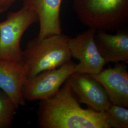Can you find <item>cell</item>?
<instances>
[{"label":"cell","instance_id":"1","mask_svg":"<svg viewBox=\"0 0 128 128\" xmlns=\"http://www.w3.org/2000/svg\"><path fill=\"white\" fill-rule=\"evenodd\" d=\"M68 82L54 95L40 101L37 110L41 128H109L104 112L84 109Z\"/></svg>","mask_w":128,"mask_h":128},{"label":"cell","instance_id":"2","mask_svg":"<svg viewBox=\"0 0 128 128\" xmlns=\"http://www.w3.org/2000/svg\"><path fill=\"white\" fill-rule=\"evenodd\" d=\"M70 38L61 33L43 38L37 37L28 41L22 56L27 79L71 61L68 46Z\"/></svg>","mask_w":128,"mask_h":128},{"label":"cell","instance_id":"3","mask_svg":"<svg viewBox=\"0 0 128 128\" xmlns=\"http://www.w3.org/2000/svg\"><path fill=\"white\" fill-rule=\"evenodd\" d=\"M73 6L80 22L96 31L117 32L128 22V0H74Z\"/></svg>","mask_w":128,"mask_h":128},{"label":"cell","instance_id":"4","mask_svg":"<svg viewBox=\"0 0 128 128\" xmlns=\"http://www.w3.org/2000/svg\"><path fill=\"white\" fill-rule=\"evenodd\" d=\"M37 22L36 12L24 6L17 12L8 14L6 19L0 22V60L22 61V37Z\"/></svg>","mask_w":128,"mask_h":128},{"label":"cell","instance_id":"5","mask_svg":"<svg viewBox=\"0 0 128 128\" xmlns=\"http://www.w3.org/2000/svg\"><path fill=\"white\" fill-rule=\"evenodd\" d=\"M76 66V64L70 61L58 68L43 71L27 79L22 89L25 101H41L54 95L74 72Z\"/></svg>","mask_w":128,"mask_h":128},{"label":"cell","instance_id":"6","mask_svg":"<svg viewBox=\"0 0 128 128\" xmlns=\"http://www.w3.org/2000/svg\"><path fill=\"white\" fill-rule=\"evenodd\" d=\"M96 30L92 28L70 38L68 46L71 55L79 60L74 72L94 75L99 73L106 64L100 55L95 42Z\"/></svg>","mask_w":128,"mask_h":128},{"label":"cell","instance_id":"7","mask_svg":"<svg viewBox=\"0 0 128 128\" xmlns=\"http://www.w3.org/2000/svg\"><path fill=\"white\" fill-rule=\"evenodd\" d=\"M81 104L104 112L112 103L104 88L89 74L74 72L66 80Z\"/></svg>","mask_w":128,"mask_h":128},{"label":"cell","instance_id":"8","mask_svg":"<svg viewBox=\"0 0 128 128\" xmlns=\"http://www.w3.org/2000/svg\"><path fill=\"white\" fill-rule=\"evenodd\" d=\"M126 63H117L113 68L102 69L92 75L104 88L112 104L128 108V72Z\"/></svg>","mask_w":128,"mask_h":128},{"label":"cell","instance_id":"9","mask_svg":"<svg viewBox=\"0 0 128 128\" xmlns=\"http://www.w3.org/2000/svg\"><path fill=\"white\" fill-rule=\"evenodd\" d=\"M27 79L26 70L22 61L0 60V89L18 109L25 104L22 89Z\"/></svg>","mask_w":128,"mask_h":128},{"label":"cell","instance_id":"10","mask_svg":"<svg viewBox=\"0 0 128 128\" xmlns=\"http://www.w3.org/2000/svg\"><path fill=\"white\" fill-rule=\"evenodd\" d=\"M63 0H24L23 6L35 12L40 22L38 38L62 33L60 12Z\"/></svg>","mask_w":128,"mask_h":128},{"label":"cell","instance_id":"11","mask_svg":"<svg viewBox=\"0 0 128 128\" xmlns=\"http://www.w3.org/2000/svg\"><path fill=\"white\" fill-rule=\"evenodd\" d=\"M95 42L97 49L106 64L128 63V32L121 30L114 34L96 31Z\"/></svg>","mask_w":128,"mask_h":128},{"label":"cell","instance_id":"12","mask_svg":"<svg viewBox=\"0 0 128 128\" xmlns=\"http://www.w3.org/2000/svg\"><path fill=\"white\" fill-rule=\"evenodd\" d=\"M104 112L109 128H128V108L112 104Z\"/></svg>","mask_w":128,"mask_h":128},{"label":"cell","instance_id":"13","mask_svg":"<svg viewBox=\"0 0 128 128\" xmlns=\"http://www.w3.org/2000/svg\"><path fill=\"white\" fill-rule=\"evenodd\" d=\"M18 109L4 92L0 90V128L10 127Z\"/></svg>","mask_w":128,"mask_h":128},{"label":"cell","instance_id":"14","mask_svg":"<svg viewBox=\"0 0 128 128\" xmlns=\"http://www.w3.org/2000/svg\"><path fill=\"white\" fill-rule=\"evenodd\" d=\"M17 0H0V13L4 12Z\"/></svg>","mask_w":128,"mask_h":128}]
</instances>
